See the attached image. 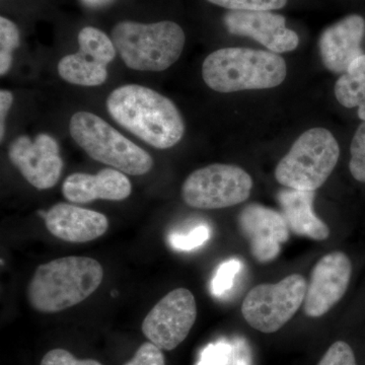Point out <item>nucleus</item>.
Wrapping results in <instances>:
<instances>
[{"label": "nucleus", "instance_id": "nucleus-24", "mask_svg": "<svg viewBox=\"0 0 365 365\" xmlns=\"http://www.w3.org/2000/svg\"><path fill=\"white\" fill-rule=\"evenodd\" d=\"M210 237V230L206 225H199L188 234H173L170 235L169 242L173 248L178 251H191L202 246Z\"/></svg>", "mask_w": 365, "mask_h": 365}, {"label": "nucleus", "instance_id": "nucleus-21", "mask_svg": "<svg viewBox=\"0 0 365 365\" xmlns=\"http://www.w3.org/2000/svg\"><path fill=\"white\" fill-rule=\"evenodd\" d=\"M349 170L356 181L365 182V121L359 125L350 146Z\"/></svg>", "mask_w": 365, "mask_h": 365}, {"label": "nucleus", "instance_id": "nucleus-3", "mask_svg": "<svg viewBox=\"0 0 365 365\" xmlns=\"http://www.w3.org/2000/svg\"><path fill=\"white\" fill-rule=\"evenodd\" d=\"M287 74V62L280 55L248 48L216 50L202 66L204 83L223 93L275 88Z\"/></svg>", "mask_w": 365, "mask_h": 365}, {"label": "nucleus", "instance_id": "nucleus-14", "mask_svg": "<svg viewBox=\"0 0 365 365\" xmlns=\"http://www.w3.org/2000/svg\"><path fill=\"white\" fill-rule=\"evenodd\" d=\"M239 225L252 255L260 263L273 261L289 239L290 230L282 213L261 204H249L242 209Z\"/></svg>", "mask_w": 365, "mask_h": 365}, {"label": "nucleus", "instance_id": "nucleus-7", "mask_svg": "<svg viewBox=\"0 0 365 365\" xmlns=\"http://www.w3.org/2000/svg\"><path fill=\"white\" fill-rule=\"evenodd\" d=\"M307 287L300 274L288 275L277 283L257 285L242 302V317L255 330L277 332L304 304Z\"/></svg>", "mask_w": 365, "mask_h": 365}, {"label": "nucleus", "instance_id": "nucleus-4", "mask_svg": "<svg viewBox=\"0 0 365 365\" xmlns=\"http://www.w3.org/2000/svg\"><path fill=\"white\" fill-rule=\"evenodd\" d=\"M111 39L125 66L143 72H160L176 63L185 46V33L174 21L153 24L120 21Z\"/></svg>", "mask_w": 365, "mask_h": 365}, {"label": "nucleus", "instance_id": "nucleus-5", "mask_svg": "<svg viewBox=\"0 0 365 365\" xmlns=\"http://www.w3.org/2000/svg\"><path fill=\"white\" fill-rule=\"evenodd\" d=\"M69 132L93 160L113 169L130 176H143L153 169V160L148 151L93 113H74L69 122Z\"/></svg>", "mask_w": 365, "mask_h": 365}, {"label": "nucleus", "instance_id": "nucleus-11", "mask_svg": "<svg viewBox=\"0 0 365 365\" xmlns=\"http://www.w3.org/2000/svg\"><path fill=\"white\" fill-rule=\"evenodd\" d=\"M9 157L26 181L38 190L53 188L63 169L59 144L54 137L41 133L31 140L20 136L9 146Z\"/></svg>", "mask_w": 365, "mask_h": 365}, {"label": "nucleus", "instance_id": "nucleus-22", "mask_svg": "<svg viewBox=\"0 0 365 365\" xmlns=\"http://www.w3.org/2000/svg\"><path fill=\"white\" fill-rule=\"evenodd\" d=\"M230 11H274L287 6V0H207Z\"/></svg>", "mask_w": 365, "mask_h": 365}, {"label": "nucleus", "instance_id": "nucleus-17", "mask_svg": "<svg viewBox=\"0 0 365 365\" xmlns=\"http://www.w3.org/2000/svg\"><path fill=\"white\" fill-rule=\"evenodd\" d=\"M132 192L130 180L116 169H104L97 175L74 173L62 185V193L69 202L85 204L91 201H122Z\"/></svg>", "mask_w": 365, "mask_h": 365}, {"label": "nucleus", "instance_id": "nucleus-1", "mask_svg": "<svg viewBox=\"0 0 365 365\" xmlns=\"http://www.w3.org/2000/svg\"><path fill=\"white\" fill-rule=\"evenodd\" d=\"M107 110L120 126L158 150L173 148L184 136V119L177 106L153 88L120 86L108 97Z\"/></svg>", "mask_w": 365, "mask_h": 365}, {"label": "nucleus", "instance_id": "nucleus-18", "mask_svg": "<svg viewBox=\"0 0 365 365\" xmlns=\"http://www.w3.org/2000/svg\"><path fill=\"white\" fill-rule=\"evenodd\" d=\"M314 191L284 189L278 194L282 215L290 232L314 241H326L330 230L314 211Z\"/></svg>", "mask_w": 365, "mask_h": 365}, {"label": "nucleus", "instance_id": "nucleus-26", "mask_svg": "<svg viewBox=\"0 0 365 365\" xmlns=\"http://www.w3.org/2000/svg\"><path fill=\"white\" fill-rule=\"evenodd\" d=\"M232 355V345L227 342L215 343L203 350L197 365H227Z\"/></svg>", "mask_w": 365, "mask_h": 365}, {"label": "nucleus", "instance_id": "nucleus-16", "mask_svg": "<svg viewBox=\"0 0 365 365\" xmlns=\"http://www.w3.org/2000/svg\"><path fill=\"white\" fill-rule=\"evenodd\" d=\"M50 234L64 242L83 244L97 240L109 228L107 216L72 204L58 203L44 216Z\"/></svg>", "mask_w": 365, "mask_h": 365}, {"label": "nucleus", "instance_id": "nucleus-19", "mask_svg": "<svg viewBox=\"0 0 365 365\" xmlns=\"http://www.w3.org/2000/svg\"><path fill=\"white\" fill-rule=\"evenodd\" d=\"M335 96L343 107H359V119L365 121V54L355 59L336 81Z\"/></svg>", "mask_w": 365, "mask_h": 365}, {"label": "nucleus", "instance_id": "nucleus-12", "mask_svg": "<svg viewBox=\"0 0 365 365\" xmlns=\"http://www.w3.org/2000/svg\"><path fill=\"white\" fill-rule=\"evenodd\" d=\"M352 275L349 257L332 252L322 257L312 270L302 307L309 318L328 313L344 297Z\"/></svg>", "mask_w": 365, "mask_h": 365}, {"label": "nucleus", "instance_id": "nucleus-10", "mask_svg": "<svg viewBox=\"0 0 365 365\" xmlns=\"http://www.w3.org/2000/svg\"><path fill=\"white\" fill-rule=\"evenodd\" d=\"M79 51L60 60L58 73L71 85L98 86L108 78V66L116 57L114 43L102 31L86 26L78 34Z\"/></svg>", "mask_w": 365, "mask_h": 365}, {"label": "nucleus", "instance_id": "nucleus-23", "mask_svg": "<svg viewBox=\"0 0 365 365\" xmlns=\"http://www.w3.org/2000/svg\"><path fill=\"white\" fill-rule=\"evenodd\" d=\"M242 268L241 261L237 259H230L218 267L215 277L211 281V292L215 297H220L230 290L234 285L237 274Z\"/></svg>", "mask_w": 365, "mask_h": 365}, {"label": "nucleus", "instance_id": "nucleus-15", "mask_svg": "<svg viewBox=\"0 0 365 365\" xmlns=\"http://www.w3.org/2000/svg\"><path fill=\"white\" fill-rule=\"evenodd\" d=\"M365 35V20L359 14L346 16L329 26L319 41L324 66L334 73L347 71L355 59L364 55L361 44Z\"/></svg>", "mask_w": 365, "mask_h": 365}, {"label": "nucleus", "instance_id": "nucleus-30", "mask_svg": "<svg viewBox=\"0 0 365 365\" xmlns=\"http://www.w3.org/2000/svg\"><path fill=\"white\" fill-rule=\"evenodd\" d=\"M83 1H85V4H88V6H98L108 4V2L111 1V0H83Z\"/></svg>", "mask_w": 365, "mask_h": 365}, {"label": "nucleus", "instance_id": "nucleus-9", "mask_svg": "<svg viewBox=\"0 0 365 365\" xmlns=\"http://www.w3.org/2000/svg\"><path fill=\"white\" fill-rule=\"evenodd\" d=\"M197 319V304L186 288L163 297L143 319L141 330L150 342L163 350L175 349L186 339Z\"/></svg>", "mask_w": 365, "mask_h": 365}, {"label": "nucleus", "instance_id": "nucleus-27", "mask_svg": "<svg viewBox=\"0 0 365 365\" xmlns=\"http://www.w3.org/2000/svg\"><path fill=\"white\" fill-rule=\"evenodd\" d=\"M124 365H165L162 349L151 342L143 343L130 361Z\"/></svg>", "mask_w": 365, "mask_h": 365}, {"label": "nucleus", "instance_id": "nucleus-13", "mask_svg": "<svg viewBox=\"0 0 365 365\" xmlns=\"http://www.w3.org/2000/svg\"><path fill=\"white\" fill-rule=\"evenodd\" d=\"M223 23L232 35L252 38L276 54L294 51L299 44V35L287 28L284 16L272 11H230Z\"/></svg>", "mask_w": 365, "mask_h": 365}, {"label": "nucleus", "instance_id": "nucleus-25", "mask_svg": "<svg viewBox=\"0 0 365 365\" xmlns=\"http://www.w3.org/2000/svg\"><path fill=\"white\" fill-rule=\"evenodd\" d=\"M318 365H357L354 353L344 341L334 343L324 356L319 360Z\"/></svg>", "mask_w": 365, "mask_h": 365}, {"label": "nucleus", "instance_id": "nucleus-20", "mask_svg": "<svg viewBox=\"0 0 365 365\" xmlns=\"http://www.w3.org/2000/svg\"><path fill=\"white\" fill-rule=\"evenodd\" d=\"M20 46V31L9 19L0 18V76H6L14 61V52Z\"/></svg>", "mask_w": 365, "mask_h": 365}, {"label": "nucleus", "instance_id": "nucleus-6", "mask_svg": "<svg viewBox=\"0 0 365 365\" xmlns=\"http://www.w3.org/2000/svg\"><path fill=\"white\" fill-rule=\"evenodd\" d=\"M339 157V144L330 131L309 129L278 163L275 179L287 188L316 191L331 176Z\"/></svg>", "mask_w": 365, "mask_h": 365}, {"label": "nucleus", "instance_id": "nucleus-29", "mask_svg": "<svg viewBox=\"0 0 365 365\" xmlns=\"http://www.w3.org/2000/svg\"><path fill=\"white\" fill-rule=\"evenodd\" d=\"M13 103L14 95L11 91H0V140L1 141H4L6 135V120Z\"/></svg>", "mask_w": 365, "mask_h": 365}, {"label": "nucleus", "instance_id": "nucleus-2", "mask_svg": "<svg viewBox=\"0 0 365 365\" xmlns=\"http://www.w3.org/2000/svg\"><path fill=\"white\" fill-rule=\"evenodd\" d=\"M104 269L88 257L55 259L36 269L28 284L29 304L40 313L71 309L90 297L102 284Z\"/></svg>", "mask_w": 365, "mask_h": 365}, {"label": "nucleus", "instance_id": "nucleus-28", "mask_svg": "<svg viewBox=\"0 0 365 365\" xmlns=\"http://www.w3.org/2000/svg\"><path fill=\"white\" fill-rule=\"evenodd\" d=\"M41 365H103L97 360L76 359L71 352L64 349H53L43 357Z\"/></svg>", "mask_w": 365, "mask_h": 365}, {"label": "nucleus", "instance_id": "nucleus-8", "mask_svg": "<svg viewBox=\"0 0 365 365\" xmlns=\"http://www.w3.org/2000/svg\"><path fill=\"white\" fill-rule=\"evenodd\" d=\"M253 188V179L242 168L213 163L194 170L182 186V198L190 207L222 209L245 202Z\"/></svg>", "mask_w": 365, "mask_h": 365}]
</instances>
